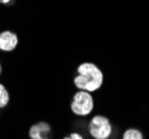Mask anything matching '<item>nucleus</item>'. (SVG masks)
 I'll use <instances>...</instances> for the list:
<instances>
[{"label": "nucleus", "mask_w": 149, "mask_h": 139, "mask_svg": "<svg viewBox=\"0 0 149 139\" xmlns=\"http://www.w3.org/2000/svg\"><path fill=\"white\" fill-rule=\"evenodd\" d=\"M104 83V74L93 63H82L77 68V76L74 78V87L79 90L95 92Z\"/></svg>", "instance_id": "f257e3e1"}, {"label": "nucleus", "mask_w": 149, "mask_h": 139, "mask_svg": "<svg viewBox=\"0 0 149 139\" xmlns=\"http://www.w3.org/2000/svg\"><path fill=\"white\" fill-rule=\"evenodd\" d=\"M95 108V100L91 92L85 90H78L72 96L70 102V109L78 117H87L93 113Z\"/></svg>", "instance_id": "f03ea898"}, {"label": "nucleus", "mask_w": 149, "mask_h": 139, "mask_svg": "<svg viewBox=\"0 0 149 139\" xmlns=\"http://www.w3.org/2000/svg\"><path fill=\"white\" fill-rule=\"evenodd\" d=\"M87 130L93 139H109L113 133L110 120L102 115H96L89 120Z\"/></svg>", "instance_id": "7ed1b4c3"}, {"label": "nucleus", "mask_w": 149, "mask_h": 139, "mask_svg": "<svg viewBox=\"0 0 149 139\" xmlns=\"http://www.w3.org/2000/svg\"><path fill=\"white\" fill-rule=\"evenodd\" d=\"M29 139H51L52 129L49 122L47 121H38L32 124L28 129Z\"/></svg>", "instance_id": "20e7f679"}, {"label": "nucleus", "mask_w": 149, "mask_h": 139, "mask_svg": "<svg viewBox=\"0 0 149 139\" xmlns=\"http://www.w3.org/2000/svg\"><path fill=\"white\" fill-rule=\"evenodd\" d=\"M19 44V37L11 30H3L0 32V51L13 52Z\"/></svg>", "instance_id": "39448f33"}, {"label": "nucleus", "mask_w": 149, "mask_h": 139, "mask_svg": "<svg viewBox=\"0 0 149 139\" xmlns=\"http://www.w3.org/2000/svg\"><path fill=\"white\" fill-rule=\"evenodd\" d=\"M10 102V94L7 87L0 82V109L6 108Z\"/></svg>", "instance_id": "423d86ee"}, {"label": "nucleus", "mask_w": 149, "mask_h": 139, "mask_svg": "<svg viewBox=\"0 0 149 139\" xmlns=\"http://www.w3.org/2000/svg\"><path fill=\"white\" fill-rule=\"evenodd\" d=\"M123 139H143V135L137 128H129L124 131Z\"/></svg>", "instance_id": "0eeeda50"}, {"label": "nucleus", "mask_w": 149, "mask_h": 139, "mask_svg": "<svg viewBox=\"0 0 149 139\" xmlns=\"http://www.w3.org/2000/svg\"><path fill=\"white\" fill-rule=\"evenodd\" d=\"M62 139H85L84 136L79 133H71L68 137H63Z\"/></svg>", "instance_id": "6e6552de"}, {"label": "nucleus", "mask_w": 149, "mask_h": 139, "mask_svg": "<svg viewBox=\"0 0 149 139\" xmlns=\"http://www.w3.org/2000/svg\"><path fill=\"white\" fill-rule=\"evenodd\" d=\"M11 0H0V5H9Z\"/></svg>", "instance_id": "1a4fd4ad"}, {"label": "nucleus", "mask_w": 149, "mask_h": 139, "mask_svg": "<svg viewBox=\"0 0 149 139\" xmlns=\"http://www.w3.org/2000/svg\"><path fill=\"white\" fill-rule=\"evenodd\" d=\"M1 74H2V65L0 63V76H1Z\"/></svg>", "instance_id": "9d476101"}, {"label": "nucleus", "mask_w": 149, "mask_h": 139, "mask_svg": "<svg viewBox=\"0 0 149 139\" xmlns=\"http://www.w3.org/2000/svg\"><path fill=\"white\" fill-rule=\"evenodd\" d=\"M91 139H93V138H91Z\"/></svg>", "instance_id": "9b49d317"}]
</instances>
